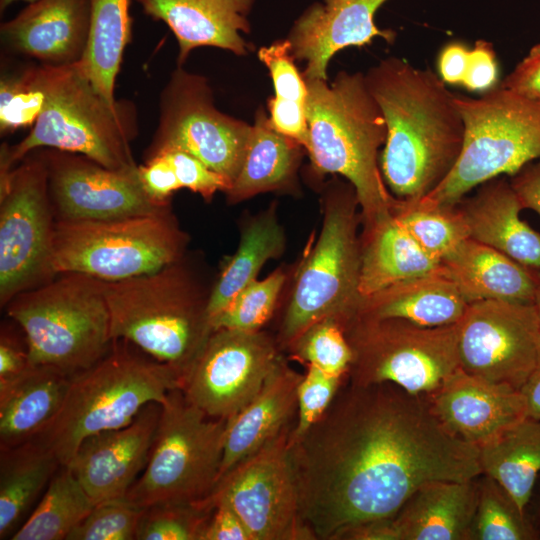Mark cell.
Listing matches in <instances>:
<instances>
[{"instance_id":"11","label":"cell","mask_w":540,"mask_h":540,"mask_svg":"<svg viewBox=\"0 0 540 540\" xmlns=\"http://www.w3.org/2000/svg\"><path fill=\"white\" fill-rule=\"evenodd\" d=\"M354 385L392 383L429 397L459 368L457 323L427 327L400 318L355 316L343 326Z\"/></svg>"},{"instance_id":"20","label":"cell","mask_w":540,"mask_h":540,"mask_svg":"<svg viewBox=\"0 0 540 540\" xmlns=\"http://www.w3.org/2000/svg\"><path fill=\"white\" fill-rule=\"evenodd\" d=\"M386 1L323 0L304 11L286 38L294 59L306 63L304 79L327 81L331 58L344 48L370 44L375 38L392 44L395 32L375 23V14Z\"/></svg>"},{"instance_id":"21","label":"cell","mask_w":540,"mask_h":540,"mask_svg":"<svg viewBox=\"0 0 540 540\" xmlns=\"http://www.w3.org/2000/svg\"><path fill=\"white\" fill-rule=\"evenodd\" d=\"M427 399L447 432L477 448L527 417L520 390L484 381L461 368Z\"/></svg>"},{"instance_id":"24","label":"cell","mask_w":540,"mask_h":540,"mask_svg":"<svg viewBox=\"0 0 540 540\" xmlns=\"http://www.w3.org/2000/svg\"><path fill=\"white\" fill-rule=\"evenodd\" d=\"M478 478L421 485L391 518L395 540H471Z\"/></svg>"},{"instance_id":"31","label":"cell","mask_w":540,"mask_h":540,"mask_svg":"<svg viewBox=\"0 0 540 540\" xmlns=\"http://www.w3.org/2000/svg\"><path fill=\"white\" fill-rule=\"evenodd\" d=\"M0 451V539H6L28 518L62 465L36 437Z\"/></svg>"},{"instance_id":"25","label":"cell","mask_w":540,"mask_h":540,"mask_svg":"<svg viewBox=\"0 0 540 540\" xmlns=\"http://www.w3.org/2000/svg\"><path fill=\"white\" fill-rule=\"evenodd\" d=\"M302 377L279 358L259 392L228 419L218 480L291 424Z\"/></svg>"},{"instance_id":"46","label":"cell","mask_w":540,"mask_h":540,"mask_svg":"<svg viewBox=\"0 0 540 540\" xmlns=\"http://www.w3.org/2000/svg\"><path fill=\"white\" fill-rule=\"evenodd\" d=\"M170 162L182 188L210 199L218 191L227 192L231 182L223 175L213 171L195 156L177 149L162 153Z\"/></svg>"},{"instance_id":"42","label":"cell","mask_w":540,"mask_h":540,"mask_svg":"<svg viewBox=\"0 0 540 540\" xmlns=\"http://www.w3.org/2000/svg\"><path fill=\"white\" fill-rule=\"evenodd\" d=\"M294 354L322 371L347 376L352 351L337 319H322L307 328L291 345Z\"/></svg>"},{"instance_id":"18","label":"cell","mask_w":540,"mask_h":540,"mask_svg":"<svg viewBox=\"0 0 540 540\" xmlns=\"http://www.w3.org/2000/svg\"><path fill=\"white\" fill-rule=\"evenodd\" d=\"M55 220H104L146 215L170 208L151 199L138 166L113 170L77 153L41 148Z\"/></svg>"},{"instance_id":"10","label":"cell","mask_w":540,"mask_h":540,"mask_svg":"<svg viewBox=\"0 0 540 540\" xmlns=\"http://www.w3.org/2000/svg\"><path fill=\"white\" fill-rule=\"evenodd\" d=\"M186 240L170 208L115 219L56 220L52 263L56 274L121 281L180 259Z\"/></svg>"},{"instance_id":"56","label":"cell","mask_w":540,"mask_h":540,"mask_svg":"<svg viewBox=\"0 0 540 540\" xmlns=\"http://www.w3.org/2000/svg\"><path fill=\"white\" fill-rule=\"evenodd\" d=\"M18 1H23V2H26V3H32L34 2L35 0H0V11L1 13L3 11H5L10 5L18 2Z\"/></svg>"},{"instance_id":"52","label":"cell","mask_w":540,"mask_h":540,"mask_svg":"<svg viewBox=\"0 0 540 540\" xmlns=\"http://www.w3.org/2000/svg\"><path fill=\"white\" fill-rule=\"evenodd\" d=\"M510 184L523 209H531L540 216V160L529 163L512 176Z\"/></svg>"},{"instance_id":"2","label":"cell","mask_w":540,"mask_h":540,"mask_svg":"<svg viewBox=\"0 0 540 540\" xmlns=\"http://www.w3.org/2000/svg\"><path fill=\"white\" fill-rule=\"evenodd\" d=\"M365 80L387 128L383 179L397 199L420 200L450 174L462 151L465 125L455 94L432 70L398 57L380 60Z\"/></svg>"},{"instance_id":"54","label":"cell","mask_w":540,"mask_h":540,"mask_svg":"<svg viewBox=\"0 0 540 540\" xmlns=\"http://www.w3.org/2000/svg\"><path fill=\"white\" fill-rule=\"evenodd\" d=\"M526 401L527 417L540 420V363L521 388Z\"/></svg>"},{"instance_id":"22","label":"cell","mask_w":540,"mask_h":540,"mask_svg":"<svg viewBox=\"0 0 540 540\" xmlns=\"http://www.w3.org/2000/svg\"><path fill=\"white\" fill-rule=\"evenodd\" d=\"M90 31V0H35L0 26L2 46L49 66L79 62Z\"/></svg>"},{"instance_id":"55","label":"cell","mask_w":540,"mask_h":540,"mask_svg":"<svg viewBox=\"0 0 540 540\" xmlns=\"http://www.w3.org/2000/svg\"><path fill=\"white\" fill-rule=\"evenodd\" d=\"M533 304H534L535 309H536V313H537L538 321H539V326H540V280H539V282L537 284V287H536V290H535Z\"/></svg>"},{"instance_id":"47","label":"cell","mask_w":540,"mask_h":540,"mask_svg":"<svg viewBox=\"0 0 540 540\" xmlns=\"http://www.w3.org/2000/svg\"><path fill=\"white\" fill-rule=\"evenodd\" d=\"M138 175L147 195L161 204H170L173 193L182 188L170 162L163 154L138 165Z\"/></svg>"},{"instance_id":"28","label":"cell","mask_w":540,"mask_h":540,"mask_svg":"<svg viewBox=\"0 0 540 540\" xmlns=\"http://www.w3.org/2000/svg\"><path fill=\"white\" fill-rule=\"evenodd\" d=\"M72 377L52 367L31 365L0 383V449L39 435L59 412Z\"/></svg>"},{"instance_id":"49","label":"cell","mask_w":540,"mask_h":540,"mask_svg":"<svg viewBox=\"0 0 540 540\" xmlns=\"http://www.w3.org/2000/svg\"><path fill=\"white\" fill-rule=\"evenodd\" d=\"M500 85L529 98L540 100V43L530 49Z\"/></svg>"},{"instance_id":"26","label":"cell","mask_w":540,"mask_h":540,"mask_svg":"<svg viewBox=\"0 0 540 540\" xmlns=\"http://www.w3.org/2000/svg\"><path fill=\"white\" fill-rule=\"evenodd\" d=\"M458 205L466 218L471 239L540 271V233L520 218L523 208L510 181L491 179Z\"/></svg>"},{"instance_id":"7","label":"cell","mask_w":540,"mask_h":540,"mask_svg":"<svg viewBox=\"0 0 540 540\" xmlns=\"http://www.w3.org/2000/svg\"><path fill=\"white\" fill-rule=\"evenodd\" d=\"M4 310L22 329L32 365L74 376L96 364L112 345L104 281L83 273H59L14 296Z\"/></svg>"},{"instance_id":"3","label":"cell","mask_w":540,"mask_h":540,"mask_svg":"<svg viewBox=\"0 0 540 540\" xmlns=\"http://www.w3.org/2000/svg\"><path fill=\"white\" fill-rule=\"evenodd\" d=\"M309 141L318 174H339L354 188L366 229L392 215L398 199L383 179L378 152L387 128L383 113L361 72L340 71L334 81L305 79Z\"/></svg>"},{"instance_id":"38","label":"cell","mask_w":540,"mask_h":540,"mask_svg":"<svg viewBox=\"0 0 540 540\" xmlns=\"http://www.w3.org/2000/svg\"><path fill=\"white\" fill-rule=\"evenodd\" d=\"M393 214L417 244L439 261L470 238L466 218L458 204L435 206L421 200L398 199Z\"/></svg>"},{"instance_id":"8","label":"cell","mask_w":540,"mask_h":540,"mask_svg":"<svg viewBox=\"0 0 540 540\" xmlns=\"http://www.w3.org/2000/svg\"><path fill=\"white\" fill-rule=\"evenodd\" d=\"M454 102L464 143L450 174L420 199L430 205L455 206L475 187L540 158V100L499 84L478 98L455 94Z\"/></svg>"},{"instance_id":"32","label":"cell","mask_w":540,"mask_h":540,"mask_svg":"<svg viewBox=\"0 0 540 540\" xmlns=\"http://www.w3.org/2000/svg\"><path fill=\"white\" fill-rule=\"evenodd\" d=\"M478 450L483 474L525 513L540 473V420L526 417Z\"/></svg>"},{"instance_id":"19","label":"cell","mask_w":540,"mask_h":540,"mask_svg":"<svg viewBox=\"0 0 540 540\" xmlns=\"http://www.w3.org/2000/svg\"><path fill=\"white\" fill-rule=\"evenodd\" d=\"M160 413L161 404L149 403L128 425L81 442L67 466L95 505L126 497L146 466Z\"/></svg>"},{"instance_id":"23","label":"cell","mask_w":540,"mask_h":540,"mask_svg":"<svg viewBox=\"0 0 540 540\" xmlns=\"http://www.w3.org/2000/svg\"><path fill=\"white\" fill-rule=\"evenodd\" d=\"M144 14L165 23L178 42V66L191 51L202 46L244 56L252 49L242 33L250 31L247 19L254 0H135Z\"/></svg>"},{"instance_id":"15","label":"cell","mask_w":540,"mask_h":540,"mask_svg":"<svg viewBox=\"0 0 540 540\" xmlns=\"http://www.w3.org/2000/svg\"><path fill=\"white\" fill-rule=\"evenodd\" d=\"M158 126L144 161L167 150L185 151L231 184L243 163L252 125L222 113L208 80L178 66L160 95Z\"/></svg>"},{"instance_id":"51","label":"cell","mask_w":540,"mask_h":540,"mask_svg":"<svg viewBox=\"0 0 540 540\" xmlns=\"http://www.w3.org/2000/svg\"><path fill=\"white\" fill-rule=\"evenodd\" d=\"M202 540H253L239 516L223 502L213 505Z\"/></svg>"},{"instance_id":"5","label":"cell","mask_w":540,"mask_h":540,"mask_svg":"<svg viewBox=\"0 0 540 540\" xmlns=\"http://www.w3.org/2000/svg\"><path fill=\"white\" fill-rule=\"evenodd\" d=\"M140 351L126 340H113L103 358L72 377L59 412L36 436L62 466L86 437L124 427L147 404H162L169 392L182 389L176 369Z\"/></svg>"},{"instance_id":"30","label":"cell","mask_w":540,"mask_h":540,"mask_svg":"<svg viewBox=\"0 0 540 540\" xmlns=\"http://www.w3.org/2000/svg\"><path fill=\"white\" fill-rule=\"evenodd\" d=\"M441 267V261L427 254L392 214L366 229V241L361 248L359 293L363 300Z\"/></svg>"},{"instance_id":"27","label":"cell","mask_w":540,"mask_h":540,"mask_svg":"<svg viewBox=\"0 0 540 540\" xmlns=\"http://www.w3.org/2000/svg\"><path fill=\"white\" fill-rule=\"evenodd\" d=\"M447 275L467 300L533 303L540 271L468 238L441 261Z\"/></svg>"},{"instance_id":"4","label":"cell","mask_w":540,"mask_h":540,"mask_svg":"<svg viewBox=\"0 0 540 540\" xmlns=\"http://www.w3.org/2000/svg\"><path fill=\"white\" fill-rule=\"evenodd\" d=\"M45 94L42 111L18 143L0 149V172L11 170L30 152L51 148L84 155L113 170L133 169L131 142L137 135L134 104H110L95 89L81 62L39 64Z\"/></svg>"},{"instance_id":"33","label":"cell","mask_w":540,"mask_h":540,"mask_svg":"<svg viewBox=\"0 0 540 540\" xmlns=\"http://www.w3.org/2000/svg\"><path fill=\"white\" fill-rule=\"evenodd\" d=\"M300 147L299 143L275 131L265 110L259 108L243 163L226 192L228 197L239 201L283 187L294 175Z\"/></svg>"},{"instance_id":"16","label":"cell","mask_w":540,"mask_h":540,"mask_svg":"<svg viewBox=\"0 0 540 540\" xmlns=\"http://www.w3.org/2000/svg\"><path fill=\"white\" fill-rule=\"evenodd\" d=\"M459 366L484 381L520 390L540 363L533 303L481 300L457 322Z\"/></svg>"},{"instance_id":"45","label":"cell","mask_w":540,"mask_h":540,"mask_svg":"<svg viewBox=\"0 0 540 540\" xmlns=\"http://www.w3.org/2000/svg\"><path fill=\"white\" fill-rule=\"evenodd\" d=\"M342 376L308 365L297 390V418L289 442L301 437L326 411L343 384Z\"/></svg>"},{"instance_id":"37","label":"cell","mask_w":540,"mask_h":540,"mask_svg":"<svg viewBox=\"0 0 540 540\" xmlns=\"http://www.w3.org/2000/svg\"><path fill=\"white\" fill-rule=\"evenodd\" d=\"M95 504L68 466L55 473L12 540H66Z\"/></svg>"},{"instance_id":"39","label":"cell","mask_w":540,"mask_h":540,"mask_svg":"<svg viewBox=\"0 0 540 540\" xmlns=\"http://www.w3.org/2000/svg\"><path fill=\"white\" fill-rule=\"evenodd\" d=\"M471 540H532L538 534L509 494L492 478L478 477Z\"/></svg>"},{"instance_id":"29","label":"cell","mask_w":540,"mask_h":540,"mask_svg":"<svg viewBox=\"0 0 540 540\" xmlns=\"http://www.w3.org/2000/svg\"><path fill=\"white\" fill-rule=\"evenodd\" d=\"M468 306L442 265L437 271L401 281L363 299L356 316L400 318L437 327L459 322Z\"/></svg>"},{"instance_id":"36","label":"cell","mask_w":540,"mask_h":540,"mask_svg":"<svg viewBox=\"0 0 540 540\" xmlns=\"http://www.w3.org/2000/svg\"><path fill=\"white\" fill-rule=\"evenodd\" d=\"M267 67L275 95L268 100L269 122L278 133L307 148L309 129L306 117V81L295 65L287 39L277 40L258 51Z\"/></svg>"},{"instance_id":"17","label":"cell","mask_w":540,"mask_h":540,"mask_svg":"<svg viewBox=\"0 0 540 540\" xmlns=\"http://www.w3.org/2000/svg\"><path fill=\"white\" fill-rule=\"evenodd\" d=\"M279 358L271 339L260 331L214 330L182 391L207 416L229 419L259 392Z\"/></svg>"},{"instance_id":"6","label":"cell","mask_w":540,"mask_h":540,"mask_svg":"<svg viewBox=\"0 0 540 540\" xmlns=\"http://www.w3.org/2000/svg\"><path fill=\"white\" fill-rule=\"evenodd\" d=\"M181 258L152 273L104 281V292L112 340L132 343L185 381L213 329L209 295H202Z\"/></svg>"},{"instance_id":"40","label":"cell","mask_w":540,"mask_h":540,"mask_svg":"<svg viewBox=\"0 0 540 540\" xmlns=\"http://www.w3.org/2000/svg\"><path fill=\"white\" fill-rule=\"evenodd\" d=\"M45 100L38 64L1 69L0 134H13L32 127Z\"/></svg>"},{"instance_id":"41","label":"cell","mask_w":540,"mask_h":540,"mask_svg":"<svg viewBox=\"0 0 540 540\" xmlns=\"http://www.w3.org/2000/svg\"><path fill=\"white\" fill-rule=\"evenodd\" d=\"M284 280V274L276 271L264 280L249 283L212 320L213 331L221 328L259 331L273 311Z\"/></svg>"},{"instance_id":"44","label":"cell","mask_w":540,"mask_h":540,"mask_svg":"<svg viewBox=\"0 0 540 540\" xmlns=\"http://www.w3.org/2000/svg\"><path fill=\"white\" fill-rule=\"evenodd\" d=\"M144 511L126 498L99 503L66 540H134Z\"/></svg>"},{"instance_id":"43","label":"cell","mask_w":540,"mask_h":540,"mask_svg":"<svg viewBox=\"0 0 540 540\" xmlns=\"http://www.w3.org/2000/svg\"><path fill=\"white\" fill-rule=\"evenodd\" d=\"M213 510L199 502L145 508L136 539L202 540Z\"/></svg>"},{"instance_id":"50","label":"cell","mask_w":540,"mask_h":540,"mask_svg":"<svg viewBox=\"0 0 540 540\" xmlns=\"http://www.w3.org/2000/svg\"><path fill=\"white\" fill-rule=\"evenodd\" d=\"M31 365L27 341L22 343L12 329L2 325L0 334V383L18 377Z\"/></svg>"},{"instance_id":"14","label":"cell","mask_w":540,"mask_h":540,"mask_svg":"<svg viewBox=\"0 0 540 540\" xmlns=\"http://www.w3.org/2000/svg\"><path fill=\"white\" fill-rule=\"evenodd\" d=\"M293 425L220 477L199 503L210 509L227 504L253 540H314L300 512L298 483L289 446Z\"/></svg>"},{"instance_id":"35","label":"cell","mask_w":540,"mask_h":540,"mask_svg":"<svg viewBox=\"0 0 540 540\" xmlns=\"http://www.w3.org/2000/svg\"><path fill=\"white\" fill-rule=\"evenodd\" d=\"M283 247V231L273 215H264L245 229L237 252L210 291L206 308L210 324L245 286L256 280L265 262L277 257Z\"/></svg>"},{"instance_id":"1","label":"cell","mask_w":540,"mask_h":540,"mask_svg":"<svg viewBox=\"0 0 540 540\" xmlns=\"http://www.w3.org/2000/svg\"><path fill=\"white\" fill-rule=\"evenodd\" d=\"M289 446L301 516L321 540L392 518L426 482L483 474L478 448L447 432L427 397L387 382L342 384Z\"/></svg>"},{"instance_id":"13","label":"cell","mask_w":540,"mask_h":540,"mask_svg":"<svg viewBox=\"0 0 540 540\" xmlns=\"http://www.w3.org/2000/svg\"><path fill=\"white\" fill-rule=\"evenodd\" d=\"M42 149L0 172V305L56 277L55 230Z\"/></svg>"},{"instance_id":"48","label":"cell","mask_w":540,"mask_h":540,"mask_svg":"<svg viewBox=\"0 0 540 540\" xmlns=\"http://www.w3.org/2000/svg\"><path fill=\"white\" fill-rule=\"evenodd\" d=\"M498 79V65L492 43L476 41L469 52L466 73L462 85L469 91L486 92Z\"/></svg>"},{"instance_id":"34","label":"cell","mask_w":540,"mask_h":540,"mask_svg":"<svg viewBox=\"0 0 540 540\" xmlns=\"http://www.w3.org/2000/svg\"><path fill=\"white\" fill-rule=\"evenodd\" d=\"M131 0H90V31L80 60L95 89L116 104L115 83L132 39Z\"/></svg>"},{"instance_id":"9","label":"cell","mask_w":540,"mask_h":540,"mask_svg":"<svg viewBox=\"0 0 540 540\" xmlns=\"http://www.w3.org/2000/svg\"><path fill=\"white\" fill-rule=\"evenodd\" d=\"M227 421L207 416L182 389L169 392L146 466L125 498L142 508L207 498L219 478Z\"/></svg>"},{"instance_id":"12","label":"cell","mask_w":540,"mask_h":540,"mask_svg":"<svg viewBox=\"0 0 540 540\" xmlns=\"http://www.w3.org/2000/svg\"><path fill=\"white\" fill-rule=\"evenodd\" d=\"M356 204L353 187L329 199L319 239L299 272L284 316V345L322 319L335 318L343 328L356 316L362 302Z\"/></svg>"},{"instance_id":"53","label":"cell","mask_w":540,"mask_h":540,"mask_svg":"<svg viewBox=\"0 0 540 540\" xmlns=\"http://www.w3.org/2000/svg\"><path fill=\"white\" fill-rule=\"evenodd\" d=\"M470 49L460 42L447 44L440 52L438 67L445 83L462 84L468 63Z\"/></svg>"}]
</instances>
